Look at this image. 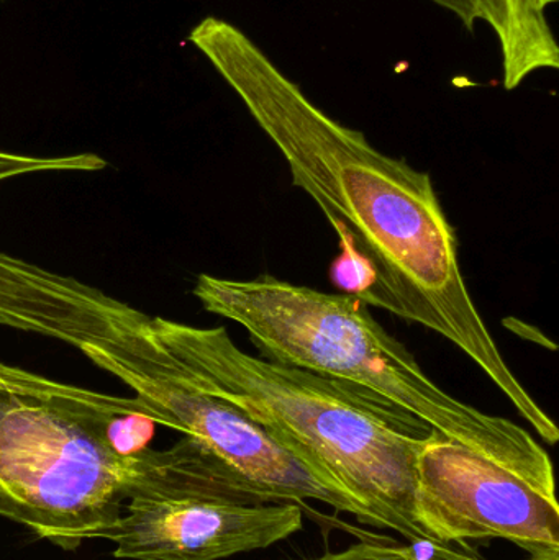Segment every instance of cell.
Instances as JSON below:
<instances>
[{"label": "cell", "mask_w": 559, "mask_h": 560, "mask_svg": "<svg viewBox=\"0 0 559 560\" xmlns=\"http://www.w3.org/2000/svg\"><path fill=\"white\" fill-rule=\"evenodd\" d=\"M189 42L276 144L292 183L321 207L340 248L370 262L376 275L370 306L449 339L541 440L557 444V423L515 377L469 293L458 238L430 174L325 114L238 26L206 16Z\"/></svg>", "instance_id": "6da1fadb"}, {"label": "cell", "mask_w": 559, "mask_h": 560, "mask_svg": "<svg viewBox=\"0 0 559 560\" xmlns=\"http://www.w3.org/2000/svg\"><path fill=\"white\" fill-rule=\"evenodd\" d=\"M147 329L197 387L265 428L368 525L427 539L416 523V490L420 453L436 434L430 424L360 385L255 358L225 326L148 316Z\"/></svg>", "instance_id": "7a4b0ae2"}, {"label": "cell", "mask_w": 559, "mask_h": 560, "mask_svg": "<svg viewBox=\"0 0 559 560\" xmlns=\"http://www.w3.org/2000/svg\"><path fill=\"white\" fill-rule=\"evenodd\" d=\"M193 293L206 312L242 326L263 358L368 388L558 502L547 450L521 424L443 390L357 296L271 276L200 275Z\"/></svg>", "instance_id": "3957f363"}, {"label": "cell", "mask_w": 559, "mask_h": 560, "mask_svg": "<svg viewBox=\"0 0 559 560\" xmlns=\"http://www.w3.org/2000/svg\"><path fill=\"white\" fill-rule=\"evenodd\" d=\"M143 453L124 459L46 400L30 371L0 361V516L72 551L140 489Z\"/></svg>", "instance_id": "277c9868"}, {"label": "cell", "mask_w": 559, "mask_h": 560, "mask_svg": "<svg viewBox=\"0 0 559 560\" xmlns=\"http://www.w3.org/2000/svg\"><path fill=\"white\" fill-rule=\"evenodd\" d=\"M147 318L114 339L85 346V358L120 378L161 427L194 438L253 486L281 502L317 500L368 525L351 500L325 486L265 428L229 401L197 387L151 338Z\"/></svg>", "instance_id": "5b68a950"}, {"label": "cell", "mask_w": 559, "mask_h": 560, "mask_svg": "<svg viewBox=\"0 0 559 560\" xmlns=\"http://www.w3.org/2000/svg\"><path fill=\"white\" fill-rule=\"evenodd\" d=\"M416 523L440 545L504 539L527 560H559L558 502L440 433L417 464Z\"/></svg>", "instance_id": "8992f818"}, {"label": "cell", "mask_w": 559, "mask_h": 560, "mask_svg": "<svg viewBox=\"0 0 559 560\" xmlns=\"http://www.w3.org/2000/svg\"><path fill=\"white\" fill-rule=\"evenodd\" d=\"M302 529L292 502H249L206 492L144 493L125 503L92 539L114 542L131 560H222L266 549Z\"/></svg>", "instance_id": "52a82bcc"}, {"label": "cell", "mask_w": 559, "mask_h": 560, "mask_svg": "<svg viewBox=\"0 0 559 560\" xmlns=\"http://www.w3.org/2000/svg\"><path fill=\"white\" fill-rule=\"evenodd\" d=\"M475 32L485 23L501 49L504 88L514 91L528 75L559 68V48L548 10L558 0H432Z\"/></svg>", "instance_id": "ba28073f"}, {"label": "cell", "mask_w": 559, "mask_h": 560, "mask_svg": "<svg viewBox=\"0 0 559 560\" xmlns=\"http://www.w3.org/2000/svg\"><path fill=\"white\" fill-rule=\"evenodd\" d=\"M308 560H481L450 549L449 545L416 539L409 545L397 542L360 541L341 552H328Z\"/></svg>", "instance_id": "9c48e42d"}, {"label": "cell", "mask_w": 559, "mask_h": 560, "mask_svg": "<svg viewBox=\"0 0 559 560\" xmlns=\"http://www.w3.org/2000/svg\"><path fill=\"white\" fill-rule=\"evenodd\" d=\"M107 167V161L94 153L68 156H26L0 150V180L36 173H92Z\"/></svg>", "instance_id": "30bf717a"}]
</instances>
